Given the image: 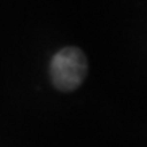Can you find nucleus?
Masks as SVG:
<instances>
[{
	"instance_id": "f257e3e1",
	"label": "nucleus",
	"mask_w": 147,
	"mask_h": 147,
	"mask_svg": "<svg viewBox=\"0 0 147 147\" xmlns=\"http://www.w3.org/2000/svg\"><path fill=\"white\" fill-rule=\"evenodd\" d=\"M87 74V59L79 47H64L51 61L53 84L62 92H72L79 87Z\"/></svg>"
}]
</instances>
